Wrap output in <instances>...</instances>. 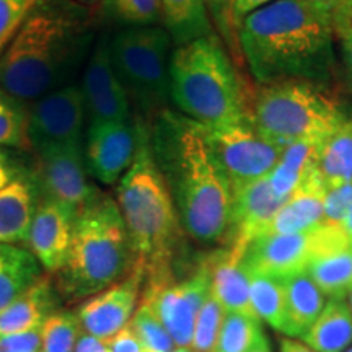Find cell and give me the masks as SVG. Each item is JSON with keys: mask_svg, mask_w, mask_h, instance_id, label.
Returning <instances> with one entry per match:
<instances>
[{"mask_svg": "<svg viewBox=\"0 0 352 352\" xmlns=\"http://www.w3.org/2000/svg\"><path fill=\"white\" fill-rule=\"evenodd\" d=\"M320 173L327 189L352 183V120H344L320 147Z\"/></svg>", "mask_w": 352, "mask_h": 352, "instance_id": "cell-30", "label": "cell"}, {"mask_svg": "<svg viewBox=\"0 0 352 352\" xmlns=\"http://www.w3.org/2000/svg\"><path fill=\"white\" fill-rule=\"evenodd\" d=\"M25 173L26 170L20 165V162L7 148L0 147V189Z\"/></svg>", "mask_w": 352, "mask_h": 352, "instance_id": "cell-42", "label": "cell"}, {"mask_svg": "<svg viewBox=\"0 0 352 352\" xmlns=\"http://www.w3.org/2000/svg\"><path fill=\"white\" fill-rule=\"evenodd\" d=\"M85 44L77 13L43 0L0 56V87L21 103L41 98L63 87Z\"/></svg>", "mask_w": 352, "mask_h": 352, "instance_id": "cell-4", "label": "cell"}, {"mask_svg": "<svg viewBox=\"0 0 352 352\" xmlns=\"http://www.w3.org/2000/svg\"><path fill=\"white\" fill-rule=\"evenodd\" d=\"M321 144L302 140L283 148L270 175V183L277 196L287 199L308 175L318 170Z\"/></svg>", "mask_w": 352, "mask_h": 352, "instance_id": "cell-25", "label": "cell"}, {"mask_svg": "<svg viewBox=\"0 0 352 352\" xmlns=\"http://www.w3.org/2000/svg\"><path fill=\"white\" fill-rule=\"evenodd\" d=\"M36 157L34 179L41 196L60 202L78 215L101 195L88 179L83 144L50 145L36 151Z\"/></svg>", "mask_w": 352, "mask_h": 352, "instance_id": "cell-12", "label": "cell"}, {"mask_svg": "<svg viewBox=\"0 0 352 352\" xmlns=\"http://www.w3.org/2000/svg\"><path fill=\"white\" fill-rule=\"evenodd\" d=\"M307 274L329 297V300H346L352 292V243L323 254L311 263Z\"/></svg>", "mask_w": 352, "mask_h": 352, "instance_id": "cell-28", "label": "cell"}, {"mask_svg": "<svg viewBox=\"0 0 352 352\" xmlns=\"http://www.w3.org/2000/svg\"><path fill=\"white\" fill-rule=\"evenodd\" d=\"M160 12L178 46L210 34L208 0H160Z\"/></svg>", "mask_w": 352, "mask_h": 352, "instance_id": "cell-27", "label": "cell"}, {"mask_svg": "<svg viewBox=\"0 0 352 352\" xmlns=\"http://www.w3.org/2000/svg\"><path fill=\"white\" fill-rule=\"evenodd\" d=\"M252 352H271V344H270V341H267V338L264 336Z\"/></svg>", "mask_w": 352, "mask_h": 352, "instance_id": "cell-49", "label": "cell"}, {"mask_svg": "<svg viewBox=\"0 0 352 352\" xmlns=\"http://www.w3.org/2000/svg\"><path fill=\"white\" fill-rule=\"evenodd\" d=\"M170 98L206 129L248 121L240 78L212 34L178 46L170 59Z\"/></svg>", "mask_w": 352, "mask_h": 352, "instance_id": "cell-6", "label": "cell"}, {"mask_svg": "<svg viewBox=\"0 0 352 352\" xmlns=\"http://www.w3.org/2000/svg\"><path fill=\"white\" fill-rule=\"evenodd\" d=\"M36 256L20 245H0V311L44 276Z\"/></svg>", "mask_w": 352, "mask_h": 352, "instance_id": "cell-23", "label": "cell"}, {"mask_svg": "<svg viewBox=\"0 0 352 352\" xmlns=\"http://www.w3.org/2000/svg\"><path fill=\"white\" fill-rule=\"evenodd\" d=\"M352 209V183L327 189L324 196V222L341 226Z\"/></svg>", "mask_w": 352, "mask_h": 352, "instance_id": "cell-39", "label": "cell"}, {"mask_svg": "<svg viewBox=\"0 0 352 352\" xmlns=\"http://www.w3.org/2000/svg\"><path fill=\"white\" fill-rule=\"evenodd\" d=\"M170 44L168 32L158 26H129L109 41L114 72L147 114H162L170 100Z\"/></svg>", "mask_w": 352, "mask_h": 352, "instance_id": "cell-8", "label": "cell"}, {"mask_svg": "<svg viewBox=\"0 0 352 352\" xmlns=\"http://www.w3.org/2000/svg\"><path fill=\"white\" fill-rule=\"evenodd\" d=\"M26 120L28 111H25L23 103L0 87V147H23L28 144Z\"/></svg>", "mask_w": 352, "mask_h": 352, "instance_id": "cell-34", "label": "cell"}, {"mask_svg": "<svg viewBox=\"0 0 352 352\" xmlns=\"http://www.w3.org/2000/svg\"><path fill=\"white\" fill-rule=\"evenodd\" d=\"M331 26L334 36L352 20V0H305Z\"/></svg>", "mask_w": 352, "mask_h": 352, "instance_id": "cell-38", "label": "cell"}, {"mask_svg": "<svg viewBox=\"0 0 352 352\" xmlns=\"http://www.w3.org/2000/svg\"><path fill=\"white\" fill-rule=\"evenodd\" d=\"M76 219L74 210L39 195L26 248L36 256L44 271L56 274L67 261Z\"/></svg>", "mask_w": 352, "mask_h": 352, "instance_id": "cell-17", "label": "cell"}, {"mask_svg": "<svg viewBox=\"0 0 352 352\" xmlns=\"http://www.w3.org/2000/svg\"><path fill=\"white\" fill-rule=\"evenodd\" d=\"M250 274V298L259 321L270 324L277 333L290 338V323L284 284L280 279Z\"/></svg>", "mask_w": 352, "mask_h": 352, "instance_id": "cell-29", "label": "cell"}, {"mask_svg": "<svg viewBox=\"0 0 352 352\" xmlns=\"http://www.w3.org/2000/svg\"><path fill=\"white\" fill-rule=\"evenodd\" d=\"M347 243L341 226L323 222L303 232L259 236L246 246L241 263L252 274L283 280L307 272L316 259Z\"/></svg>", "mask_w": 352, "mask_h": 352, "instance_id": "cell-9", "label": "cell"}, {"mask_svg": "<svg viewBox=\"0 0 352 352\" xmlns=\"http://www.w3.org/2000/svg\"><path fill=\"white\" fill-rule=\"evenodd\" d=\"M210 294V274L206 261L182 280L145 283L140 302L164 323L176 347H191L192 331L202 303Z\"/></svg>", "mask_w": 352, "mask_h": 352, "instance_id": "cell-11", "label": "cell"}, {"mask_svg": "<svg viewBox=\"0 0 352 352\" xmlns=\"http://www.w3.org/2000/svg\"><path fill=\"white\" fill-rule=\"evenodd\" d=\"M108 347L109 352H144L139 338L135 336L129 324L118 334H114L111 340H108Z\"/></svg>", "mask_w": 352, "mask_h": 352, "instance_id": "cell-43", "label": "cell"}, {"mask_svg": "<svg viewBox=\"0 0 352 352\" xmlns=\"http://www.w3.org/2000/svg\"><path fill=\"white\" fill-rule=\"evenodd\" d=\"M347 298H349V302H347V303H349V308H351V311H352V292L349 294V297H347Z\"/></svg>", "mask_w": 352, "mask_h": 352, "instance_id": "cell-51", "label": "cell"}, {"mask_svg": "<svg viewBox=\"0 0 352 352\" xmlns=\"http://www.w3.org/2000/svg\"><path fill=\"white\" fill-rule=\"evenodd\" d=\"M36 3L34 0H0V56Z\"/></svg>", "mask_w": 352, "mask_h": 352, "instance_id": "cell-37", "label": "cell"}, {"mask_svg": "<svg viewBox=\"0 0 352 352\" xmlns=\"http://www.w3.org/2000/svg\"><path fill=\"white\" fill-rule=\"evenodd\" d=\"M243 253L228 246L206 259L210 274V292L226 314L258 318L250 298V274L241 263Z\"/></svg>", "mask_w": 352, "mask_h": 352, "instance_id": "cell-19", "label": "cell"}, {"mask_svg": "<svg viewBox=\"0 0 352 352\" xmlns=\"http://www.w3.org/2000/svg\"><path fill=\"white\" fill-rule=\"evenodd\" d=\"M87 109L82 87L63 85L34 100L26 120V138L34 152L50 145L82 144Z\"/></svg>", "mask_w": 352, "mask_h": 352, "instance_id": "cell-13", "label": "cell"}, {"mask_svg": "<svg viewBox=\"0 0 352 352\" xmlns=\"http://www.w3.org/2000/svg\"><path fill=\"white\" fill-rule=\"evenodd\" d=\"M74 352H109L108 341L100 340V338H95L91 334L82 331Z\"/></svg>", "mask_w": 352, "mask_h": 352, "instance_id": "cell-45", "label": "cell"}, {"mask_svg": "<svg viewBox=\"0 0 352 352\" xmlns=\"http://www.w3.org/2000/svg\"><path fill=\"white\" fill-rule=\"evenodd\" d=\"M138 147L132 165L118 183L116 202L124 219L145 283L171 279L183 228L164 173L153 157L151 129L135 122Z\"/></svg>", "mask_w": 352, "mask_h": 352, "instance_id": "cell-3", "label": "cell"}, {"mask_svg": "<svg viewBox=\"0 0 352 352\" xmlns=\"http://www.w3.org/2000/svg\"><path fill=\"white\" fill-rule=\"evenodd\" d=\"M208 3L212 6L215 12H227L228 13V8H230L232 0H208Z\"/></svg>", "mask_w": 352, "mask_h": 352, "instance_id": "cell-48", "label": "cell"}, {"mask_svg": "<svg viewBox=\"0 0 352 352\" xmlns=\"http://www.w3.org/2000/svg\"><path fill=\"white\" fill-rule=\"evenodd\" d=\"M336 36L341 39L342 65H344L347 83H349V88L352 90V20L336 34Z\"/></svg>", "mask_w": 352, "mask_h": 352, "instance_id": "cell-44", "label": "cell"}, {"mask_svg": "<svg viewBox=\"0 0 352 352\" xmlns=\"http://www.w3.org/2000/svg\"><path fill=\"white\" fill-rule=\"evenodd\" d=\"M334 32L305 0H276L239 25L240 50L259 85L302 80L327 87L336 69Z\"/></svg>", "mask_w": 352, "mask_h": 352, "instance_id": "cell-2", "label": "cell"}, {"mask_svg": "<svg viewBox=\"0 0 352 352\" xmlns=\"http://www.w3.org/2000/svg\"><path fill=\"white\" fill-rule=\"evenodd\" d=\"M279 352H316L311 349V347H308L305 342L298 341V340H294V338H280L279 341Z\"/></svg>", "mask_w": 352, "mask_h": 352, "instance_id": "cell-46", "label": "cell"}, {"mask_svg": "<svg viewBox=\"0 0 352 352\" xmlns=\"http://www.w3.org/2000/svg\"><path fill=\"white\" fill-rule=\"evenodd\" d=\"M341 228L344 230L347 240L352 243V209L347 212V215L344 217V220L341 222Z\"/></svg>", "mask_w": 352, "mask_h": 352, "instance_id": "cell-47", "label": "cell"}, {"mask_svg": "<svg viewBox=\"0 0 352 352\" xmlns=\"http://www.w3.org/2000/svg\"><path fill=\"white\" fill-rule=\"evenodd\" d=\"M151 144L183 232L201 243H227L233 192L206 127L183 114L164 111L151 131Z\"/></svg>", "mask_w": 352, "mask_h": 352, "instance_id": "cell-1", "label": "cell"}, {"mask_svg": "<svg viewBox=\"0 0 352 352\" xmlns=\"http://www.w3.org/2000/svg\"><path fill=\"white\" fill-rule=\"evenodd\" d=\"M59 292L47 276L0 311V338L41 328L47 316L59 310Z\"/></svg>", "mask_w": 352, "mask_h": 352, "instance_id": "cell-22", "label": "cell"}, {"mask_svg": "<svg viewBox=\"0 0 352 352\" xmlns=\"http://www.w3.org/2000/svg\"><path fill=\"white\" fill-rule=\"evenodd\" d=\"M34 2H38V3H39V2H43V0H34Z\"/></svg>", "mask_w": 352, "mask_h": 352, "instance_id": "cell-53", "label": "cell"}, {"mask_svg": "<svg viewBox=\"0 0 352 352\" xmlns=\"http://www.w3.org/2000/svg\"><path fill=\"white\" fill-rule=\"evenodd\" d=\"M129 327L139 338L144 352H173L176 349L173 338L166 331L164 323L142 302L139 303Z\"/></svg>", "mask_w": 352, "mask_h": 352, "instance_id": "cell-33", "label": "cell"}, {"mask_svg": "<svg viewBox=\"0 0 352 352\" xmlns=\"http://www.w3.org/2000/svg\"><path fill=\"white\" fill-rule=\"evenodd\" d=\"M144 284L145 271L138 261L129 276L82 303L77 311L82 331L104 341L111 340L131 323L140 303Z\"/></svg>", "mask_w": 352, "mask_h": 352, "instance_id": "cell-14", "label": "cell"}, {"mask_svg": "<svg viewBox=\"0 0 352 352\" xmlns=\"http://www.w3.org/2000/svg\"><path fill=\"white\" fill-rule=\"evenodd\" d=\"M344 352H352V346L349 347V349H347V351H344Z\"/></svg>", "mask_w": 352, "mask_h": 352, "instance_id": "cell-52", "label": "cell"}, {"mask_svg": "<svg viewBox=\"0 0 352 352\" xmlns=\"http://www.w3.org/2000/svg\"><path fill=\"white\" fill-rule=\"evenodd\" d=\"M138 264L116 199L101 195L77 215L67 261L56 272L64 300L100 294L131 274Z\"/></svg>", "mask_w": 352, "mask_h": 352, "instance_id": "cell-5", "label": "cell"}, {"mask_svg": "<svg viewBox=\"0 0 352 352\" xmlns=\"http://www.w3.org/2000/svg\"><path fill=\"white\" fill-rule=\"evenodd\" d=\"M138 132L131 121L90 122L83 144L88 175L96 182L120 183L135 157Z\"/></svg>", "mask_w": 352, "mask_h": 352, "instance_id": "cell-15", "label": "cell"}, {"mask_svg": "<svg viewBox=\"0 0 352 352\" xmlns=\"http://www.w3.org/2000/svg\"><path fill=\"white\" fill-rule=\"evenodd\" d=\"M285 201L274 192L270 176L233 191L232 226L227 245L243 253L253 240L266 233Z\"/></svg>", "mask_w": 352, "mask_h": 352, "instance_id": "cell-18", "label": "cell"}, {"mask_svg": "<svg viewBox=\"0 0 352 352\" xmlns=\"http://www.w3.org/2000/svg\"><path fill=\"white\" fill-rule=\"evenodd\" d=\"M283 284L287 300L290 338H302L323 311L327 297L307 272L283 279Z\"/></svg>", "mask_w": 352, "mask_h": 352, "instance_id": "cell-26", "label": "cell"}, {"mask_svg": "<svg viewBox=\"0 0 352 352\" xmlns=\"http://www.w3.org/2000/svg\"><path fill=\"white\" fill-rule=\"evenodd\" d=\"M323 85L285 80L261 85L250 121L259 134L280 148L294 142H323L344 121Z\"/></svg>", "mask_w": 352, "mask_h": 352, "instance_id": "cell-7", "label": "cell"}, {"mask_svg": "<svg viewBox=\"0 0 352 352\" xmlns=\"http://www.w3.org/2000/svg\"><path fill=\"white\" fill-rule=\"evenodd\" d=\"M206 132L232 192L270 176L283 152L279 145L259 134L250 120Z\"/></svg>", "mask_w": 352, "mask_h": 352, "instance_id": "cell-10", "label": "cell"}, {"mask_svg": "<svg viewBox=\"0 0 352 352\" xmlns=\"http://www.w3.org/2000/svg\"><path fill=\"white\" fill-rule=\"evenodd\" d=\"M264 336L266 334L258 318L226 314L214 352H252Z\"/></svg>", "mask_w": 352, "mask_h": 352, "instance_id": "cell-31", "label": "cell"}, {"mask_svg": "<svg viewBox=\"0 0 352 352\" xmlns=\"http://www.w3.org/2000/svg\"><path fill=\"white\" fill-rule=\"evenodd\" d=\"M80 334L77 314L57 310L41 327V352H74Z\"/></svg>", "mask_w": 352, "mask_h": 352, "instance_id": "cell-32", "label": "cell"}, {"mask_svg": "<svg viewBox=\"0 0 352 352\" xmlns=\"http://www.w3.org/2000/svg\"><path fill=\"white\" fill-rule=\"evenodd\" d=\"M173 352H195L191 347H176Z\"/></svg>", "mask_w": 352, "mask_h": 352, "instance_id": "cell-50", "label": "cell"}, {"mask_svg": "<svg viewBox=\"0 0 352 352\" xmlns=\"http://www.w3.org/2000/svg\"><path fill=\"white\" fill-rule=\"evenodd\" d=\"M223 318H226V310L210 292L197 314L191 349L195 352H214Z\"/></svg>", "mask_w": 352, "mask_h": 352, "instance_id": "cell-35", "label": "cell"}, {"mask_svg": "<svg viewBox=\"0 0 352 352\" xmlns=\"http://www.w3.org/2000/svg\"><path fill=\"white\" fill-rule=\"evenodd\" d=\"M327 184L320 168L307 176L279 209L264 235H284L314 228L324 222Z\"/></svg>", "mask_w": 352, "mask_h": 352, "instance_id": "cell-20", "label": "cell"}, {"mask_svg": "<svg viewBox=\"0 0 352 352\" xmlns=\"http://www.w3.org/2000/svg\"><path fill=\"white\" fill-rule=\"evenodd\" d=\"M38 196L36 179L28 171L0 189V245L26 243Z\"/></svg>", "mask_w": 352, "mask_h": 352, "instance_id": "cell-21", "label": "cell"}, {"mask_svg": "<svg viewBox=\"0 0 352 352\" xmlns=\"http://www.w3.org/2000/svg\"><path fill=\"white\" fill-rule=\"evenodd\" d=\"M80 87L90 122L131 121L129 96L114 72L107 39L91 52Z\"/></svg>", "mask_w": 352, "mask_h": 352, "instance_id": "cell-16", "label": "cell"}, {"mask_svg": "<svg viewBox=\"0 0 352 352\" xmlns=\"http://www.w3.org/2000/svg\"><path fill=\"white\" fill-rule=\"evenodd\" d=\"M0 352H41V328L0 338Z\"/></svg>", "mask_w": 352, "mask_h": 352, "instance_id": "cell-40", "label": "cell"}, {"mask_svg": "<svg viewBox=\"0 0 352 352\" xmlns=\"http://www.w3.org/2000/svg\"><path fill=\"white\" fill-rule=\"evenodd\" d=\"M316 352H344L352 346V311L346 300H328L300 338Z\"/></svg>", "mask_w": 352, "mask_h": 352, "instance_id": "cell-24", "label": "cell"}, {"mask_svg": "<svg viewBox=\"0 0 352 352\" xmlns=\"http://www.w3.org/2000/svg\"><path fill=\"white\" fill-rule=\"evenodd\" d=\"M85 2H94V0H85Z\"/></svg>", "mask_w": 352, "mask_h": 352, "instance_id": "cell-54", "label": "cell"}, {"mask_svg": "<svg viewBox=\"0 0 352 352\" xmlns=\"http://www.w3.org/2000/svg\"><path fill=\"white\" fill-rule=\"evenodd\" d=\"M272 2H276V0H232L227 16L233 25L239 26L246 16Z\"/></svg>", "mask_w": 352, "mask_h": 352, "instance_id": "cell-41", "label": "cell"}, {"mask_svg": "<svg viewBox=\"0 0 352 352\" xmlns=\"http://www.w3.org/2000/svg\"><path fill=\"white\" fill-rule=\"evenodd\" d=\"M104 12L129 26H152L160 19V0H104Z\"/></svg>", "mask_w": 352, "mask_h": 352, "instance_id": "cell-36", "label": "cell"}]
</instances>
